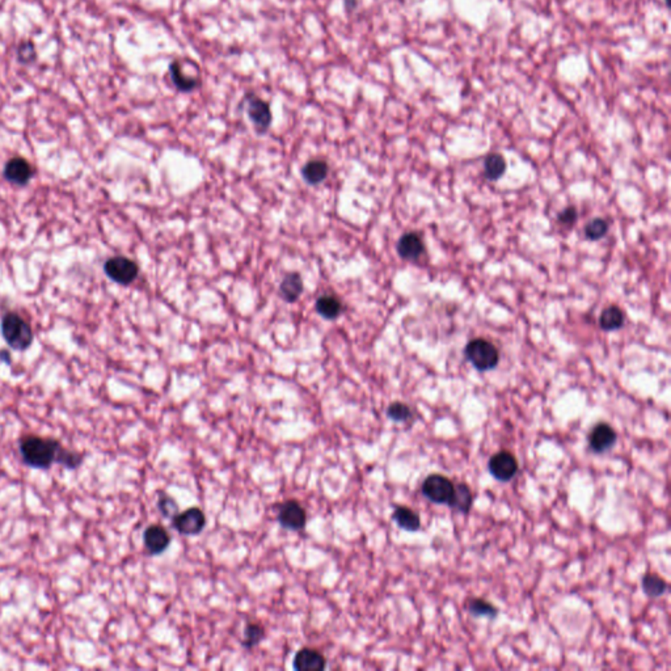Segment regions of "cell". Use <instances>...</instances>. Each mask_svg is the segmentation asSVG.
I'll return each mask as SVG.
<instances>
[{"instance_id": "obj_23", "label": "cell", "mask_w": 671, "mask_h": 671, "mask_svg": "<svg viewBox=\"0 0 671 671\" xmlns=\"http://www.w3.org/2000/svg\"><path fill=\"white\" fill-rule=\"evenodd\" d=\"M170 71H171V76H172L173 83L174 85L182 92H191L198 85V81L197 79H193V78H189L186 75H184L182 70V66L179 64V62H172L171 66H170Z\"/></svg>"}, {"instance_id": "obj_9", "label": "cell", "mask_w": 671, "mask_h": 671, "mask_svg": "<svg viewBox=\"0 0 671 671\" xmlns=\"http://www.w3.org/2000/svg\"><path fill=\"white\" fill-rule=\"evenodd\" d=\"M247 113L248 117L252 121L257 133L263 134L265 133L271 124H272V112L268 102L261 100L260 97H256L252 95H248L247 97Z\"/></svg>"}, {"instance_id": "obj_7", "label": "cell", "mask_w": 671, "mask_h": 671, "mask_svg": "<svg viewBox=\"0 0 671 671\" xmlns=\"http://www.w3.org/2000/svg\"><path fill=\"white\" fill-rule=\"evenodd\" d=\"M172 525L182 535H198L206 526V517L200 508H191L177 513L172 518Z\"/></svg>"}, {"instance_id": "obj_17", "label": "cell", "mask_w": 671, "mask_h": 671, "mask_svg": "<svg viewBox=\"0 0 671 671\" xmlns=\"http://www.w3.org/2000/svg\"><path fill=\"white\" fill-rule=\"evenodd\" d=\"M473 504V494L472 490L465 482H459L455 484V494H453V502L450 508H453L456 511H461L463 514H468Z\"/></svg>"}, {"instance_id": "obj_22", "label": "cell", "mask_w": 671, "mask_h": 671, "mask_svg": "<svg viewBox=\"0 0 671 671\" xmlns=\"http://www.w3.org/2000/svg\"><path fill=\"white\" fill-rule=\"evenodd\" d=\"M506 170V162L499 154H490L484 163V174L489 180H499Z\"/></svg>"}, {"instance_id": "obj_20", "label": "cell", "mask_w": 671, "mask_h": 671, "mask_svg": "<svg viewBox=\"0 0 671 671\" xmlns=\"http://www.w3.org/2000/svg\"><path fill=\"white\" fill-rule=\"evenodd\" d=\"M624 312L617 306H610L607 309H603L599 318V324L600 328L605 331H617L619 328L623 327L624 324Z\"/></svg>"}, {"instance_id": "obj_1", "label": "cell", "mask_w": 671, "mask_h": 671, "mask_svg": "<svg viewBox=\"0 0 671 671\" xmlns=\"http://www.w3.org/2000/svg\"><path fill=\"white\" fill-rule=\"evenodd\" d=\"M64 449L54 438L28 434L20 438L18 450L23 463L36 470H49L58 461V455Z\"/></svg>"}, {"instance_id": "obj_18", "label": "cell", "mask_w": 671, "mask_h": 671, "mask_svg": "<svg viewBox=\"0 0 671 671\" xmlns=\"http://www.w3.org/2000/svg\"><path fill=\"white\" fill-rule=\"evenodd\" d=\"M328 164L324 160H311L302 170V176L311 185H318L328 176Z\"/></svg>"}, {"instance_id": "obj_21", "label": "cell", "mask_w": 671, "mask_h": 671, "mask_svg": "<svg viewBox=\"0 0 671 671\" xmlns=\"http://www.w3.org/2000/svg\"><path fill=\"white\" fill-rule=\"evenodd\" d=\"M643 590H644L646 597L658 598V597L663 595L665 591L667 590V583L658 574L646 573L643 577Z\"/></svg>"}, {"instance_id": "obj_28", "label": "cell", "mask_w": 671, "mask_h": 671, "mask_svg": "<svg viewBox=\"0 0 671 671\" xmlns=\"http://www.w3.org/2000/svg\"><path fill=\"white\" fill-rule=\"evenodd\" d=\"M608 225L605 219L595 218L585 227V236L589 240H598L607 234Z\"/></svg>"}, {"instance_id": "obj_14", "label": "cell", "mask_w": 671, "mask_h": 671, "mask_svg": "<svg viewBox=\"0 0 671 671\" xmlns=\"http://www.w3.org/2000/svg\"><path fill=\"white\" fill-rule=\"evenodd\" d=\"M398 252L400 257L409 261L418 260L422 254L425 252V244L421 235L417 232H408L400 237L398 243Z\"/></svg>"}, {"instance_id": "obj_29", "label": "cell", "mask_w": 671, "mask_h": 671, "mask_svg": "<svg viewBox=\"0 0 671 671\" xmlns=\"http://www.w3.org/2000/svg\"><path fill=\"white\" fill-rule=\"evenodd\" d=\"M158 509L163 514L164 517L173 518L179 513V506L176 501L168 496L167 493H160L159 499H158Z\"/></svg>"}, {"instance_id": "obj_8", "label": "cell", "mask_w": 671, "mask_h": 671, "mask_svg": "<svg viewBox=\"0 0 671 671\" xmlns=\"http://www.w3.org/2000/svg\"><path fill=\"white\" fill-rule=\"evenodd\" d=\"M278 522L286 530L299 531L306 527L307 513L298 501L290 499L282 504L278 511Z\"/></svg>"}, {"instance_id": "obj_11", "label": "cell", "mask_w": 671, "mask_h": 671, "mask_svg": "<svg viewBox=\"0 0 671 671\" xmlns=\"http://www.w3.org/2000/svg\"><path fill=\"white\" fill-rule=\"evenodd\" d=\"M143 545L148 554L158 556L163 554L171 545V535L163 526L153 525L145 530Z\"/></svg>"}, {"instance_id": "obj_12", "label": "cell", "mask_w": 671, "mask_h": 671, "mask_svg": "<svg viewBox=\"0 0 671 671\" xmlns=\"http://www.w3.org/2000/svg\"><path fill=\"white\" fill-rule=\"evenodd\" d=\"M4 179L15 185H27L33 176V167L24 158H12L4 167Z\"/></svg>"}, {"instance_id": "obj_6", "label": "cell", "mask_w": 671, "mask_h": 671, "mask_svg": "<svg viewBox=\"0 0 671 671\" xmlns=\"http://www.w3.org/2000/svg\"><path fill=\"white\" fill-rule=\"evenodd\" d=\"M488 468H489L490 475L496 480L508 482L516 477V475L519 471V464H518L517 458L513 453L506 450H501L490 458Z\"/></svg>"}, {"instance_id": "obj_25", "label": "cell", "mask_w": 671, "mask_h": 671, "mask_svg": "<svg viewBox=\"0 0 671 671\" xmlns=\"http://www.w3.org/2000/svg\"><path fill=\"white\" fill-rule=\"evenodd\" d=\"M265 637V629L263 626L259 623H249L245 627L244 637H243V645L245 648L251 649L256 645L260 644Z\"/></svg>"}, {"instance_id": "obj_26", "label": "cell", "mask_w": 671, "mask_h": 671, "mask_svg": "<svg viewBox=\"0 0 671 671\" xmlns=\"http://www.w3.org/2000/svg\"><path fill=\"white\" fill-rule=\"evenodd\" d=\"M387 416L395 422H407L412 418V409L404 403L395 401L387 408Z\"/></svg>"}, {"instance_id": "obj_4", "label": "cell", "mask_w": 671, "mask_h": 671, "mask_svg": "<svg viewBox=\"0 0 671 671\" xmlns=\"http://www.w3.org/2000/svg\"><path fill=\"white\" fill-rule=\"evenodd\" d=\"M421 493L433 504L450 506L455 494V484L444 475L433 473L422 482Z\"/></svg>"}, {"instance_id": "obj_13", "label": "cell", "mask_w": 671, "mask_h": 671, "mask_svg": "<svg viewBox=\"0 0 671 671\" xmlns=\"http://www.w3.org/2000/svg\"><path fill=\"white\" fill-rule=\"evenodd\" d=\"M326 657L316 649L303 648L292 660L294 669L298 671H321L326 669Z\"/></svg>"}, {"instance_id": "obj_2", "label": "cell", "mask_w": 671, "mask_h": 671, "mask_svg": "<svg viewBox=\"0 0 671 671\" xmlns=\"http://www.w3.org/2000/svg\"><path fill=\"white\" fill-rule=\"evenodd\" d=\"M1 335L13 350H27L33 343V331L24 319L8 312L1 319Z\"/></svg>"}, {"instance_id": "obj_30", "label": "cell", "mask_w": 671, "mask_h": 671, "mask_svg": "<svg viewBox=\"0 0 671 671\" xmlns=\"http://www.w3.org/2000/svg\"><path fill=\"white\" fill-rule=\"evenodd\" d=\"M36 49L30 41L23 42L21 45L18 46V61H21L23 64H32L36 59Z\"/></svg>"}, {"instance_id": "obj_15", "label": "cell", "mask_w": 671, "mask_h": 671, "mask_svg": "<svg viewBox=\"0 0 671 671\" xmlns=\"http://www.w3.org/2000/svg\"><path fill=\"white\" fill-rule=\"evenodd\" d=\"M392 519L395 521V523L400 528L409 531V533L418 531L420 527H421L420 516L416 511H413L412 509L407 508V506H398L395 509L393 514H392Z\"/></svg>"}, {"instance_id": "obj_10", "label": "cell", "mask_w": 671, "mask_h": 671, "mask_svg": "<svg viewBox=\"0 0 671 671\" xmlns=\"http://www.w3.org/2000/svg\"><path fill=\"white\" fill-rule=\"evenodd\" d=\"M617 432L606 422H599L590 432V449L595 453H603L611 450L617 444Z\"/></svg>"}, {"instance_id": "obj_5", "label": "cell", "mask_w": 671, "mask_h": 671, "mask_svg": "<svg viewBox=\"0 0 671 671\" xmlns=\"http://www.w3.org/2000/svg\"><path fill=\"white\" fill-rule=\"evenodd\" d=\"M104 272L112 281L126 286L138 277L139 268L133 260L124 256H117V257H112L105 263Z\"/></svg>"}, {"instance_id": "obj_31", "label": "cell", "mask_w": 671, "mask_h": 671, "mask_svg": "<svg viewBox=\"0 0 671 671\" xmlns=\"http://www.w3.org/2000/svg\"><path fill=\"white\" fill-rule=\"evenodd\" d=\"M577 219V211L574 208H566L559 214V220L564 225H573Z\"/></svg>"}, {"instance_id": "obj_19", "label": "cell", "mask_w": 671, "mask_h": 671, "mask_svg": "<svg viewBox=\"0 0 671 671\" xmlns=\"http://www.w3.org/2000/svg\"><path fill=\"white\" fill-rule=\"evenodd\" d=\"M316 309L323 318L333 320L341 315L343 303L335 295H321L316 300Z\"/></svg>"}, {"instance_id": "obj_3", "label": "cell", "mask_w": 671, "mask_h": 671, "mask_svg": "<svg viewBox=\"0 0 671 671\" xmlns=\"http://www.w3.org/2000/svg\"><path fill=\"white\" fill-rule=\"evenodd\" d=\"M465 357L479 372L493 370L499 362V349L485 338H475L465 346Z\"/></svg>"}, {"instance_id": "obj_16", "label": "cell", "mask_w": 671, "mask_h": 671, "mask_svg": "<svg viewBox=\"0 0 671 671\" xmlns=\"http://www.w3.org/2000/svg\"><path fill=\"white\" fill-rule=\"evenodd\" d=\"M303 292V281L302 277L297 273H291L285 277L280 286V295L289 303H294L299 299Z\"/></svg>"}, {"instance_id": "obj_24", "label": "cell", "mask_w": 671, "mask_h": 671, "mask_svg": "<svg viewBox=\"0 0 671 671\" xmlns=\"http://www.w3.org/2000/svg\"><path fill=\"white\" fill-rule=\"evenodd\" d=\"M468 610L473 617H497L499 610L496 606H493L490 602L484 598H473L470 600Z\"/></svg>"}, {"instance_id": "obj_27", "label": "cell", "mask_w": 671, "mask_h": 671, "mask_svg": "<svg viewBox=\"0 0 671 671\" xmlns=\"http://www.w3.org/2000/svg\"><path fill=\"white\" fill-rule=\"evenodd\" d=\"M57 463L64 465V468H67V470H76L78 467L82 465L83 455L64 447L58 455Z\"/></svg>"}]
</instances>
